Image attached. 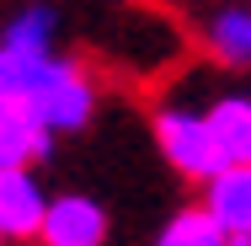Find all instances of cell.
I'll return each instance as SVG.
<instances>
[{"label":"cell","mask_w":251,"mask_h":246,"mask_svg":"<svg viewBox=\"0 0 251 246\" xmlns=\"http://www.w3.org/2000/svg\"><path fill=\"white\" fill-rule=\"evenodd\" d=\"M198 38L214 64L225 70H251V0H230L219 11H208L198 22Z\"/></svg>","instance_id":"obj_5"},{"label":"cell","mask_w":251,"mask_h":246,"mask_svg":"<svg viewBox=\"0 0 251 246\" xmlns=\"http://www.w3.org/2000/svg\"><path fill=\"white\" fill-rule=\"evenodd\" d=\"M203 112H208V129H214V145L225 155V166H246L251 161V97L230 91V97H214Z\"/></svg>","instance_id":"obj_9"},{"label":"cell","mask_w":251,"mask_h":246,"mask_svg":"<svg viewBox=\"0 0 251 246\" xmlns=\"http://www.w3.org/2000/svg\"><path fill=\"white\" fill-rule=\"evenodd\" d=\"M150 134H155L160 161H166L182 182L208 188V182L225 171V155H219V145H214L208 112H198V107H187V102H160L155 118H150Z\"/></svg>","instance_id":"obj_2"},{"label":"cell","mask_w":251,"mask_h":246,"mask_svg":"<svg viewBox=\"0 0 251 246\" xmlns=\"http://www.w3.org/2000/svg\"><path fill=\"white\" fill-rule=\"evenodd\" d=\"M107 236H112V219L91 193H53L38 246H107Z\"/></svg>","instance_id":"obj_3"},{"label":"cell","mask_w":251,"mask_h":246,"mask_svg":"<svg viewBox=\"0 0 251 246\" xmlns=\"http://www.w3.org/2000/svg\"><path fill=\"white\" fill-rule=\"evenodd\" d=\"M49 203L38 171H0V241H38Z\"/></svg>","instance_id":"obj_4"},{"label":"cell","mask_w":251,"mask_h":246,"mask_svg":"<svg viewBox=\"0 0 251 246\" xmlns=\"http://www.w3.org/2000/svg\"><path fill=\"white\" fill-rule=\"evenodd\" d=\"M230 246H251V236H230Z\"/></svg>","instance_id":"obj_11"},{"label":"cell","mask_w":251,"mask_h":246,"mask_svg":"<svg viewBox=\"0 0 251 246\" xmlns=\"http://www.w3.org/2000/svg\"><path fill=\"white\" fill-rule=\"evenodd\" d=\"M203 209L219 219L225 236H251V161L246 166H225L203 188Z\"/></svg>","instance_id":"obj_8"},{"label":"cell","mask_w":251,"mask_h":246,"mask_svg":"<svg viewBox=\"0 0 251 246\" xmlns=\"http://www.w3.org/2000/svg\"><path fill=\"white\" fill-rule=\"evenodd\" d=\"M16 107H27L53 139H59V134H80V129L97 118L101 86L75 54H53V59H43V64L27 75V91H22Z\"/></svg>","instance_id":"obj_1"},{"label":"cell","mask_w":251,"mask_h":246,"mask_svg":"<svg viewBox=\"0 0 251 246\" xmlns=\"http://www.w3.org/2000/svg\"><path fill=\"white\" fill-rule=\"evenodd\" d=\"M0 246H5V241H0Z\"/></svg>","instance_id":"obj_12"},{"label":"cell","mask_w":251,"mask_h":246,"mask_svg":"<svg viewBox=\"0 0 251 246\" xmlns=\"http://www.w3.org/2000/svg\"><path fill=\"white\" fill-rule=\"evenodd\" d=\"M155 246H230V236L219 230V219H214L203 203H187V209H176V214L160 225Z\"/></svg>","instance_id":"obj_10"},{"label":"cell","mask_w":251,"mask_h":246,"mask_svg":"<svg viewBox=\"0 0 251 246\" xmlns=\"http://www.w3.org/2000/svg\"><path fill=\"white\" fill-rule=\"evenodd\" d=\"M53 38H59V11H53L49 0H22L5 22H0V49L22 54V59H49Z\"/></svg>","instance_id":"obj_7"},{"label":"cell","mask_w":251,"mask_h":246,"mask_svg":"<svg viewBox=\"0 0 251 246\" xmlns=\"http://www.w3.org/2000/svg\"><path fill=\"white\" fill-rule=\"evenodd\" d=\"M53 155V134L16 102H0V171H32Z\"/></svg>","instance_id":"obj_6"}]
</instances>
